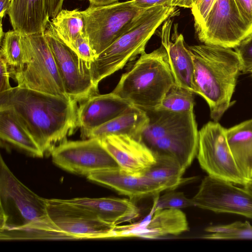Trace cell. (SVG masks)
<instances>
[{
	"mask_svg": "<svg viewBox=\"0 0 252 252\" xmlns=\"http://www.w3.org/2000/svg\"><path fill=\"white\" fill-rule=\"evenodd\" d=\"M77 102L18 86L0 93V109L10 112L44 154H51L78 128Z\"/></svg>",
	"mask_w": 252,
	"mask_h": 252,
	"instance_id": "obj_1",
	"label": "cell"
},
{
	"mask_svg": "<svg viewBox=\"0 0 252 252\" xmlns=\"http://www.w3.org/2000/svg\"><path fill=\"white\" fill-rule=\"evenodd\" d=\"M0 240H70L51 220L47 199L24 185L0 159Z\"/></svg>",
	"mask_w": 252,
	"mask_h": 252,
	"instance_id": "obj_2",
	"label": "cell"
},
{
	"mask_svg": "<svg viewBox=\"0 0 252 252\" xmlns=\"http://www.w3.org/2000/svg\"><path fill=\"white\" fill-rule=\"evenodd\" d=\"M194 65L196 94L203 97L211 118L218 122L232 105L231 98L242 66L231 48L201 44L188 46Z\"/></svg>",
	"mask_w": 252,
	"mask_h": 252,
	"instance_id": "obj_3",
	"label": "cell"
},
{
	"mask_svg": "<svg viewBox=\"0 0 252 252\" xmlns=\"http://www.w3.org/2000/svg\"><path fill=\"white\" fill-rule=\"evenodd\" d=\"M144 110L149 120L139 140L155 155L173 158L186 171L198 151L199 131L193 110L183 113Z\"/></svg>",
	"mask_w": 252,
	"mask_h": 252,
	"instance_id": "obj_4",
	"label": "cell"
},
{
	"mask_svg": "<svg viewBox=\"0 0 252 252\" xmlns=\"http://www.w3.org/2000/svg\"><path fill=\"white\" fill-rule=\"evenodd\" d=\"M175 84L163 46L144 53L124 73L113 94L143 110L155 109Z\"/></svg>",
	"mask_w": 252,
	"mask_h": 252,
	"instance_id": "obj_5",
	"label": "cell"
},
{
	"mask_svg": "<svg viewBox=\"0 0 252 252\" xmlns=\"http://www.w3.org/2000/svg\"><path fill=\"white\" fill-rule=\"evenodd\" d=\"M173 6L148 9L131 27L90 63L94 85L122 69L126 63L145 53L148 41L157 29L176 13Z\"/></svg>",
	"mask_w": 252,
	"mask_h": 252,
	"instance_id": "obj_6",
	"label": "cell"
},
{
	"mask_svg": "<svg viewBox=\"0 0 252 252\" xmlns=\"http://www.w3.org/2000/svg\"><path fill=\"white\" fill-rule=\"evenodd\" d=\"M25 54L23 68L10 75L18 86L38 92L70 98L44 33L22 34Z\"/></svg>",
	"mask_w": 252,
	"mask_h": 252,
	"instance_id": "obj_7",
	"label": "cell"
},
{
	"mask_svg": "<svg viewBox=\"0 0 252 252\" xmlns=\"http://www.w3.org/2000/svg\"><path fill=\"white\" fill-rule=\"evenodd\" d=\"M148 9L127 0L104 5H90L82 11L84 32L94 58L126 31Z\"/></svg>",
	"mask_w": 252,
	"mask_h": 252,
	"instance_id": "obj_8",
	"label": "cell"
},
{
	"mask_svg": "<svg viewBox=\"0 0 252 252\" xmlns=\"http://www.w3.org/2000/svg\"><path fill=\"white\" fill-rule=\"evenodd\" d=\"M47 213L53 223L70 240L126 237L128 227L104 221L67 199H47Z\"/></svg>",
	"mask_w": 252,
	"mask_h": 252,
	"instance_id": "obj_9",
	"label": "cell"
},
{
	"mask_svg": "<svg viewBox=\"0 0 252 252\" xmlns=\"http://www.w3.org/2000/svg\"><path fill=\"white\" fill-rule=\"evenodd\" d=\"M226 129L218 122H209L199 131L197 158L208 175L243 185L245 179L239 169L229 148Z\"/></svg>",
	"mask_w": 252,
	"mask_h": 252,
	"instance_id": "obj_10",
	"label": "cell"
},
{
	"mask_svg": "<svg viewBox=\"0 0 252 252\" xmlns=\"http://www.w3.org/2000/svg\"><path fill=\"white\" fill-rule=\"evenodd\" d=\"M196 31L205 44L232 49L252 34V25L243 19L234 0H216Z\"/></svg>",
	"mask_w": 252,
	"mask_h": 252,
	"instance_id": "obj_11",
	"label": "cell"
},
{
	"mask_svg": "<svg viewBox=\"0 0 252 252\" xmlns=\"http://www.w3.org/2000/svg\"><path fill=\"white\" fill-rule=\"evenodd\" d=\"M44 35L56 63L67 95L77 103L98 94L94 83L90 63L59 39L47 27Z\"/></svg>",
	"mask_w": 252,
	"mask_h": 252,
	"instance_id": "obj_12",
	"label": "cell"
},
{
	"mask_svg": "<svg viewBox=\"0 0 252 252\" xmlns=\"http://www.w3.org/2000/svg\"><path fill=\"white\" fill-rule=\"evenodd\" d=\"M51 155L53 162L60 168L87 176L119 167L98 138L66 140L56 147Z\"/></svg>",
	"mask_w": 252,
	"mask_h": 252,
	"instance_id": "obj_13",
	"label": "cell"
},
{
	"mask_svg": "<svg viewBox=\"0 0 252 252\" xmlns=\"http://www.w3.org/2000/svg\"><path fill=\"white\" fill-rule=\"evenodd\" d=\"M191 199L194 206L202 209L252 219V193L226 180L208 175Z\"/></svg>",
	"mask_w": 252,
	"mask_h": 252,
	"instance_id": "obj_14",
	"label": "cell"
},
{
	"mask_svg": "<svg viewBox=\"0 0 252 252\" xmlns=\"http://www.w3.org/2000/svg\"><path fill=\"white\" fill-rule=\"evenodd\" d=\"M119 167L136 176L143 175L156 161L155 154L139 139L127 135H111L99 139Z\"/></svg>",
	"mask_w": 252,
	"mask_h": 252,
	"instance_id": "obj_15",
	"label": "cell"
},
{
	"mask_svg": "<svg viewBox=\"0 0 252 252\" xmlns=\"http://www.w3.org/2000/svg\"><path fill=\"white\" fill-rule=\"evenodd\" d=\"M134 106L112 92L93 95L79 103L77 125L83 139L94 129L125 113Z\"/></svg>",
	"mask_w": 252,
	"mask_h": 252,
	"instance_id": "obj_16",
	"label": "cell"
},
{
	"mask_svg": "<svg viewBox=\"0 0 252 252\" xmlns=\"http://www.w3.org/2000/svg\"><path fill=\"white\" fill-rule=\"evenodd\" d=\"M87 178L110 188L132 200L156 196L167 189L144 175L136 176L119 167L93 173Z\"/></svg>",
	"mask_w": 252,
	"mask_h": 252,
	"instance_id": "obj_17",
	"label": "cell"
},
{
	"mask_svg": "<svg viewBox=\"0 0 252 252\" xmlns=\"http://www.w3.org/2000/svg\"><path fill=\"white\" fill-rule=\"evenodd\" d=\"M172 22L170 18L164 22L160 36L162 45L167 52L175 84L196 94L191 54L182 34L176 36L174 42L170 40Z\"/></svg>",
	"mask_w": 252,
	"mask_h": 252,
	"instance_id": "obj_18",
	"label": "cell"
},
{
	"mask_svg": "<svg viewBox=\"0 0 252 252\" xmlns=\"http://www.w3.org/2000/svg\"><path fill=\"white\" fill-rule=\"evenodd\" d=\"M189 230L185 214L180 209L154 210L148 220L131 224L127 237L156 239L167 235H178Z\"/></svg>",
	"mask_w": 252,
	"mask_h": 252,
	"instance_id": "obj_19",
	"label": "cell"
},
{
	"mask_svg": "<svg viewBox=\"0 0 252 252\" xmlns=\"http://www.w3.org/2000/svg\"><path fill=\"white\" fill-rule=\"evenodd\" d=\"M67 200L88 209L104 221L117 224L130 222L140 215V209L129 198L114 197L74 198Z\"/></svg>",
	"mask_w": 252,
	"mask_h": 252,
	"instance_id": "obj_20",
	"label": "cell"
},
{
	"mask_svg": "<svg viewBox=\"0 0 252 252\" xmlns=\"http://www.w3.org/2000/svg\"><path fill=\"white\" fill-rule=\"evenodd\" d=\"M7 14L13 30L25 35L44 33L50 22L47 0H12Z\"/></svg>",
	"mask_w": 252,
	"mask_h": 252,
	"instance_id": "obj_21",
	"label": "cell"
},
{
	"mask_svg": "<svg viewBox=\"0 0 252 252\" xmlns=\"http://www.w3.org/2000/svg\"><path fill=\"white\" fill-rule=\"evenodd\" d=\"M227 140L244 177L252 178V119L226 129Z\"/></svg>",
	"mask_w": 252,
	"mask_h": 252,
	"instance_id": "obj_22",
	"label": "cell"
},
{
	"mask_svg": "<svg viewBox=\"0 0 252 252\" xmlns=\"http://www.w3.org/2000/svg\"><path fill=\"white\" fill-rule=\"evenodd\" d=\"M148 120L145 110L133 106L125 113L93 130L87 139H100L109 135L123 134L139 139Z\"/></svg>",
	"mask_w": 252,
	"mask_h": 252,
	"instance_id": "obj_23",
	"label": "cell"
},
{
	"mask_svg": "<svg viewBox=\"0 0 252 252\" xmlns=\"http://www.w3.org/2000/svg\"><path fill=\"white\" fill-rule=\"evenodd\" d=\"M0 137L1 141L32 157L42 158L44 156L31 135L10 112L3 109H0Z\"/></svg>",
	"mask_w": 252,
	"mask_h": 252,
	"instance_id": "obj_24",
	"label": "cell"
},
{
	"mask_svg": "<svg viewBox=\"0 0 252 252\" xmlns=\"http://www.w3.org/2000/svg\"><path fill=\"white\" fill-rule=\"evenodd\" d=\"M155 155L156 162L143 175L165 187L167 190H173L180 185L195 179L182 178L185 171L173 158L165 155Z\"/></svg>",
	"mask_w": 252,
	"mask_h": 252,
	"instance_id": "obj_25",
	"label": "cell"
},
{
	"mask_svg": "<svg viewBox=\"0 0 252 252\" xmlns=\"http://www.w3.org/2000/svg\"><path fill=\"white\" fill-rule=\"evenodd\" d=\"M84 20L82 11L62 9L48 27L62 41L71 47L76 39L84 33Z\"/></svg>",
	"mask_w": 252,
	"mask_h": 252,
	"instance_id": "obj_26",
	"label": "cell"
},
{
	"mask_svg": "<svg viewBox=\"0 0 252 252\" xmlns=\"http://www.w3.org/2000/svg\"><path fill=\"white\" fill-rule=\"evenodd\" d=\"M0 55L7 63L10 75L21 70L25 63L22 34L14 30L3 34Z\"/></svg>",
	"mask_w": 252,
	"mask_h": 252,
	"instance_id": "obj_27",
	"label": "cell"
},
{
	"mask_svg": "<svg viewBox=\"0 0 252 252\" xmlns=\"http://www.w3.org/2000/svg\"><path fill=\"white\" fill-rule=\"evenodd\" d=\"M192 92L174 84L155 110L183 113L193 110Z\"/></svg>",
	"mask_w": 252,
	"mask_h": 252,
	"instance_id": "obj_28",
	"label": "cell"
},
{
	"mask_svg": "<svg viewBox=\"0 0 252 252\" xmlns=\"http://www.w3.org/2000/svg\"><path fill=\"white\" fill-rule=\"evenodd\" d=\"M205 230L209 233L202 238L212 240L252 239V225L246 221L210 226Z\"/></svg>",
	"mask_w": 252,
	"mask_h": 252,
	"instance_id": "obj_29",
	"label": "cell"
},
{
	"mask_svg": "<svg viewBox=\"0 0 252 252\" xmlns=\"http://www.w3.org/2000/svg\"><path fill=\"white\" fill-rule=\"evenodd\" d=\"M194 206L192 200L187 198L184 193L171 190L161 196L155 197L154 210L164 209H180Z\"/></svg>",
	"mask_w": 252,
	"mask_h": 252,
	"instance_id": "obj_30",
	"label": "cell"
},
{
	"mask_svg": "<svg viewBox=\"0 0 252 252\" xmlns=\"http://www.w3.org/2000/svg\"><path fill=\"white\" fill-rule=\"evenodd\" d=\"M235 51L241 62L242 71L250 72L252 69V34L235 48Z\"/></svg>",
	"mask_w": 252,
	"mask_h": 252,
	"instance_id": "obj_31",
	"label": "cell"
},
{
	"mask_svg": "<svg viewBox=\"0 0 252 252\" xmlns=\"http://www.w3.org/2000/svg\"><path fill=\"white\" fill-rule=\"evenodd\" d=\"M71 48L84 61L91 63L94 55L85 32L81 34L75 41Z\"/></svg>",
	"mask_w": 252,
	"mask_h": 252,
	"instance_id": "obj_32",
	"label": "cell"
},
{
	"mask_svg": "<svg viewBox=\"0 0 252 252\" xmlns=\"http://www.w3.org/2000/svg\"><path fill=\"white\" fill-rule=\"evenodd\" d=\"M216 0H200L192 8L191 12L194 20L195 30L203 23Z\"/></svg>",
	"mask_w": 252,
	"mask_h": 252,
	"instance_id": "obj_33",
	"label": "cell"
},
{
	"mask_svg": "<svg viewBox=\"0 0 252 252\" xmlns=\"http://www.w3.org/2000/svg\"><path fill=\"white\" fill-rule=\"evenodd\" d=\"M0 93L12 88L9 82L10 74L9 66L4 59L0 56Z\"/></svg>",
	"mask_w": 252,
	"mask_h": 252,
	"instance_id": "obj_34",
	"label": "cell"
},
{
	"mask_svg": "<svg viewBox=\"0 0 252 252\" xmlns=\"http://www.w3.org/2000/svg\"><path fill=\"white\" fill-rule=\"evenodd\" d=\"M237 8L244 21L252 25V0H234Z\"/></svg>",
	"mask_w": 252,
	"mask_h": 252,
	"instance_id": "obj_35",
	"label": "cell"
},
{
	"mask_svg": "<svg viewBox=\"0 0 252 252\" xmlns=\"http://www.w3.org/2000/svg\"><path fill=\"white\" fill-rule=\"evenodd\" d=\"M135 6L149 9L158 6H173L174 0H130Z\"/></svg>",
	"mask_w": 252,
	"mask_h": 252,
	"instance_id": "obj_36",
	"label": "cell"
},
{
	"mask_svg": "<svg viewBox=\"0 0 252 252\" xmlns=\"http://www.w3.org/2000/svg\"><path fill=\"white\" fill-rule=\"evenodd\" d=\"M49 17H55L62 10L64 0H47Z\"/></svg>",
	"mask_w": 252,
	"mask_h": 252,
	"instance_id": "obj_37",
	"label": "cell"
},
{
	"mask_svg": "<svg viewBox=\"0 0 252 252\" xmlns=\"http://www.w3.org/2000/svg\"><path fill=\"white\" fill-rule=\"evenodd\" d=\"M200 1V0H177L174 6L181 7L192 8Z\"/></svg>",
	"mask_w": 252,
	"mask_h": 252,
	"instance_id": "obj_38",
	"label": "cell"
},
{
	"mask_svg": "<svg viewBox=\"0 0 252 252\" xmlns=\"http://www.w3.org/2000/svg\"><path fill=\"white\" fill-rule=\"evenodd\" d=\"M12 0H0V17L1 22L2 18L8 13Z\"/></svg>",
	"mask_w": 252,
	"mask_h": 252,
	"instance_id": "obj_39",
	"label": "cell"
},
{
	"mask_svg": "<svg viewBox=\"0 0 252 252\" xmlns=\"http://www.w3.org/2000/svg\"><path fill=\"white\" fill-rule=\"evenodd\" d=\"M90 5H104L112 4L119 1V0H88Z\"/></svg>",
	"mask_w": 252,
	"mask_h": 252,
	"instance_id": "obj_40",
	"label": "cell"
},
{
	"mask_svg": "<svg viewBox=\"0 0 252 252\" xmlns=\"http://www.w3.org/2000/svg\"><path fill=\"white\" fill-rule=\"evenodd\" d=\"M243 187L252 193V178L247 179Z\"/></svg>",
	"mask_w": 252,
	"mask_h": 252,
	"instance_id": "obj_41",
	"label": "cell"
},
{
	"mask_svg": "<svg viewBox=\"0 0 252 252\" xmlns=\"http://www.w3.org/2000/svg\"><path fill=\"white\" fill-rule=\"evenodd\" d=\"M177 0H174L173 6H174V3H175V2H176Z\"/></svg>",
	"mask_w": 252,
	"mask_h": 252,
	"instance_id": "obj_42",
	"label": "cell"
},
{
	"mask_svg": "<svg viewBox=\"0 0 252 252\" xmlns=\"http://www.w3.org/2000/svg\"><path fill=\"white\" fill-rule=\"evenodd\" d=\"M249 72H250L252 74V69Z\"/></svg>",
	"mask_w": 252,
	"mask_h": 252,
	"instance_id": "obj_43",
	"label": "cell"
}]
</instances>
